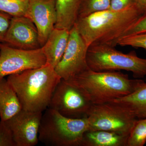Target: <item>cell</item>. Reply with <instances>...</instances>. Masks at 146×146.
Listing matches in <instances>:
<instances>
[{
	"mask_svg": "<svg viewBox=\"0 0 146 146\" xmlns=\"http://www.w3.org/2000/svg\"><path fill=\"white\" fill-rule=\"evenodd\" d=\"M143 15L135 5L119 11L107 9L78 18L74 26L88 47L96 44L115 47Z\"/></svg>",
	"mask_w": 146,
	"mask_h": 146,
	"instance_id": "obj_1",
	"label": "cell"
},
{
	"mask_svg": "<svg viewBox=\"0 0 146 146\" xmlns=\"http://www.w3.org/2000/svg\"><path fill=\"white\" fill-rule=\"evenodd\" d=\"M18 96L22 110L42 112L48 108L55 89L61 78L54 68L46 65L7 79Z\"/></svg>",
	"mask_w": 146,
	"mask_h": 146,
	"instance_id": "obj_2",
	"label": "cell"
},
{
	"mask_svg": "<svg viewBox=\"0 0 146 146\" xmlns=\"http://www.w3.org/2000/svg\"><path fill=\"white\" fill-rule=\"evenodd\" d=\"M68 80L80 87L93 104L105 103L127 96L144 81L131 79L120 71L96 72L89 68Z\"/></svg>",
	"mask_w": 146,
	"mask_h": 146,
	"instance_id": "obj_3",
	"label": "cell"
},
{
	"mask_svg": "<svg viewBox=\"0 0 146 146\" xmlns=\"http://www.w3.org/2000/svg\"><path fill=\"white\" fill-rule=\"evenodd\" d=\"M89 129L87 117L68 118L48 108L42 114L39 141L48 146H81Z\"/></svg>",
	"mask_w": 146,
	"mask_h": 146,
	"instance_id": "obj_4",
	"label": "cell"
},
{
	"mask_svg": "<svg viewBox=\"0 0 146 146\" xmlns=\"http://www.w3.org/2000/svg\"><path fill=\"white\" fill-rule=\"evenodd\" d=\"M115 47L100 44L89 46L86 54L89 69L96 72L128 71L136 78L146 76V58L138 57L134 51L124 53Z\"/></svg>",
	"mask_w": 146,
	"mask_h": 146,
	"instance_id": "obj_5",
	"label": "cell"
},
{
	"mask_svg": "<svg viewBox=\"0 0 146 146\" xmlns=\"http://www.w3.org/2000/svg\"><path fill=\"white\" fill-rule=\"evenodd\" d=\"M87 119L88 131H108L127 136L138 119L127 108L113 101L93 104Z\"/></svg>",
	"mask_w": 146,
	"mask_h": 146,
	"instance_id": "obj_6",
	"label": "cell"
},
{
	"mask_svg": "<svg viewBox=\"0 0 146 146\" xmlns=\"http://www.w3.org/2000/svg\"><path fill=\"white\" fill-rule=\"evenodd\" d=\"M93 104L80 87L69 80L61 79L51 99L49 107L72 119L88 116Z\"/></svg>",
	"mask_w": 146,
	"mask_h": 146,
	"instance_id": "obj_7",
	"label": "cell"
},
{
	"mask_svg": "<svg viewBox=\"0 0 146 146\" xmlns=\"http://www.w3.org/2000/svg\"><path fill=\"white\" fill-rule=\"evenodd\" d=\"M46 64V60L42 48L24 50L4 43L0 46V79L39 68Z\"/></svg>",
	"mask_w": 146,
	"mask_h": 146,
	"instance_id": "obj_8",
	"label": "cell"
},
{
	"mask_svg": "<svg viewBox=\"0 0 146 146\" xmlns=\"http://www.w3.org/2000/svg\"><path fill=\"white\" fill-rule=\"evenodd\" d=\"M88 48L74 26L70 31L68 45L63 57L54 68L60 78L68 80L89 69L86 62Z\"/></svg>",
	"mask_w": 146,
	"mask_h": 146,
	"instance_id": "obj_9",
	"label": "cell"
},
{
	"mask_svg": "<svg viewBox=\"0 0 146 146\" xmlns=\"http://www.w3.org/2000/svg\"><path fill=\"white\" fill-rule=\"evenodd\" d=\"M42 112L22 110L5 121L12 133L16 146H34L38 143Z\"/></svg>",
	"mask_w": 146,
	"mask_h": 146,
	"instance_id": "obj_10",
	"label": "cell"
},
{
	"mask_svg": "<svg viewBox=\"0 0 146 146\" xmlns=\"http://www.w3.org/2000/svg\"><path fill=\"white\" fill-rule=\"evenodd\" d=\"M2 43L21 50H33L42 48L36 26L25 16L12 17Z\"/></svg>",
	"mask_w": 146,
	"mask_h": 146,
	"instance_id": "obj_11",
	"label": "cell"
},
{
	"mask_svg": "<svg viewBox=\"0 0 146 146\" xmlns=\"http://www.w3.org/2000/svg\"><path fill=\"white\" fill-rule=\"evenodd\" d=\"M25 16L36 26L40 45L43 46L57 21L56 0H29Z\"/></svg>",
	"mask_w": 146,
	"mask_h": 146,
	"instance_id": "obj_12",
	"label": "cell"
},
{
	"mask_svg": "<svg viewBox=\"0 0 146 146\" xmlns=\"http://www.w3.org/2000/svg\"><path fill=\"white\" fill-rule=\"evenodd\" d=\"M70 31L55 28L42 47L46 64L55 68L63 57L68 45Z\"/></svg>",
	"mask_w": 146,
	"mask_h": 146,
	"instance_id": "obj_13",
	"label": "cell"
},
{
	"mask_svg": "<svg viewBox=\"0 0 146 146\" xmlns=\"http://www.w3.org/2000/svg\"><path fill=\"white\" fill-rule=\"evenodd\" d=\"M22 110L17 94L7 79H0V120L7 121Z\"/></svg>",
	"mask_w": 146,
	"mask_h": 146,
	"instance_id": "obj_14",
	"label": "cell"
},
{
	"mask_svg": "<svg viewBox=\"0 0 146 146\" xmlns=\"http://www.w3.org/2000/svg\"><path fill=\"white\" fill-rule=\"evenodd\" d=\"M128 136L108 131H87L81 146H127Z\"/></svg>",
	"mask_w": 146,
	"mask_h": 146,
	"instance_id": "obj_15",
	"label": "cell"
},
{
	"mask_svg": "<svg viewBox=\"0 0 146 146\" xmlns=\"http://www.w3.org/2000/svg\"><path fill=\"white\" fill-rule=\"evenodd\" d=\"M82 0H56L57 21L55 28L70 31L78 18Z\"/></svg>",
	"mask_w": 146,
	"mask_h": 146,
	"instance_id": "obj_16",
	"label": "cell"
},
{
	"mask_svg": "<svg viewBox=\"0 0 146 146\" xmlns=\"http://www.w3.org/2000/svg\"><path fill=\"white\" fill-rule=\"evenodd\" d=\"M112 101L121 105L138 119L146 118V81L131 94Z\"/></svg>",
	"mask_w": 146,
	"mask_h": 146,
	"instance_id": "obj_17",
	"label": "cell"
},
{
	"mask_svg": "<svg viewBox=\"0 0 146 146\" xmlns=\"http://www.w3.org/2000/svg\"><path fill=\"white\" fill-rule=\"evenodd\" d=\"M146 143V118L137 119L131 130L127 146H143Z\"/></svg>",
	"mask_w": 146,
	"mask_h": 146,
	"instance_id": "obj_18",
	"label": "cell"
},
{
	"mask_svg": "<svg viewBox=\"0 0 146 146\" xmlns=\"http://www.w3.org/2000/svg\"><path fill=\"white\" fill-rule=\"evenodd\" d=\"M110 5V0H82L78 19L109 9Z\"/></svg>",
	"mask_w": 146,
	"mask_h": 146,
	"instance_id": "obj_19",
	"label": "cell"
},
{
	"mask_svg": "<svg viewBox=\"0 0 146 146\" xmlns=\"http://www.w3.org/2000/svg\"><path fill=\"white\" fill-rule=\"evenodd\" d=\"M29 0H0V11L12 17L25 16Z\"/></svg>",
	"mask_w": 146,
	"mask_h": 146,
	"instance_id": "obj_20",
	"label": "cell"
},
{
	"mask_svg": "<svg viewBox=\"0 0 146 146\" xmlns=\"http://www.w3.org/2000/svg\"><path fill=\"white\" fill-rule=\"evenodd\" d=\"M117 45L142 48L146 50V32L123 37L118 41Z\"/></svg>",
	"mask_w": 146,
	"mask_h": 146,
	"instance_id": "obj_21",
	"label": "cell"
},
{
	"mask_svg": "<svg viewBox=\"0 0 146 146\" xmlns=\"http://www.w3.org/2000/svg\"><path fill=\"white\" fill-rule=\"evenodd\" d=\"M0 146H16L10 129L5 121L1 120Z\"/></svg>",
	"mask_w": 146,
	"mask_h": 146,
	"instance_id": "obj_22",
	"label": "cell"
},
{
	"mask_svg": "<svg viewBox=\"0 0 146 146\" xmlns=\"http://www.w3.org/2000/svg\"><path fill=\"white\" fill-rule=\"evenodd\" d=\"M146 32V13L140 17L124 33V36Z\"/></svg>",
	"mask_w": 146,
	"mask_h": 146,
	"instance_id": "obj_23",
	"label": "cell"
},
{
	"mask_svg": "<svg viewBox=\"0 0 146 146\" xmlns=\"http://www.w3.org/2000/svg\"><path fill=\"white\" fill-rule=\"evenodd\" d=\"M12 16L0 11V39L2 42L9 27Z\"/></svg>",
	"mask_w": 146,
	"mask_h": 146,
	"instance_id": "obj_24",
	"label": "cell"
},
{
	"mask_svg": "<svg viewBox=\"0 0 146 146\" xmlns=\"http://www.w3.org/2000/svg\"><path fill=\"white\" fill-rule=\"evenodd\" d=\"M135 5L133 0H110V9L115 11L124 10Z\"/></svg>",
	"mask_w": 146,
	"mask_h": 146,
	"instance_id": "obj_25",
	"label": "cell"
},
{
	"mask_svg": "<svg viewBox=\"0 0 146 146\" xmlns=\"http://www.w3.org/2000/svg\"><path fill=\"white\" fill-rule=\"evenodd\" d=\"M135 5L143 15L146 13V0H133Z\"/></svg>",
	"mask_w": 146,
	"mask_h": 146,
	"instance_id": "obj_26",
	"label": "cell"
},
{
	"mask_svg": "<svg viewBox=\"0 0 146 146\" xmlns=\"http://www.w3.org/2000/svg\"><path fill=\"white\" fill-rule=\"evenodd\" d=\"M2 42L1 41V39H0V46H1V44Z\"/></svg>",
	"mask_w": 146,
	"mask_h": 146,
	"instance_id": "obj_27",
	"label": "cell"
}]
</instances>
